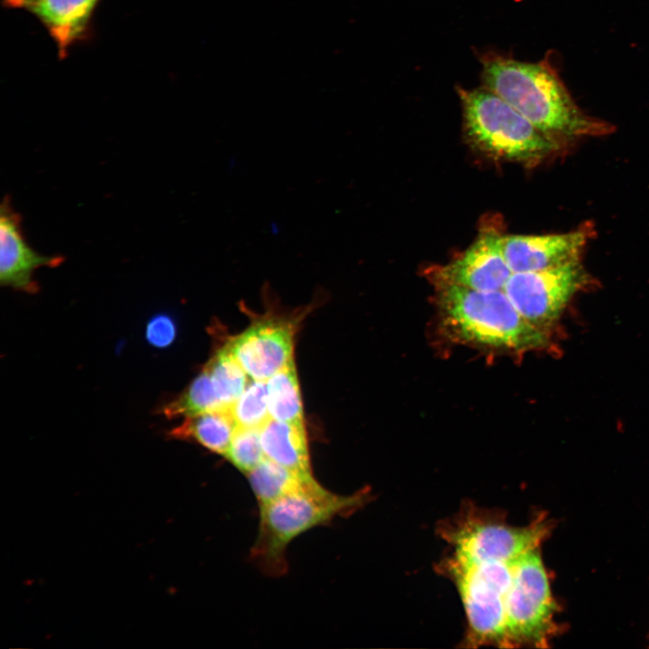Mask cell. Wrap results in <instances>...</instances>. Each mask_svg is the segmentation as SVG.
Segmentation results:
<instances>
[{"label": "cell", "mask_w": 649, "mask_h": 649, "mask_svg": "<svg viewBox=\"0 0 649 649\" xmlns=\"http://www.w3.org/2000/svg\"><path fill=\"white\" fill-rule=\"evenodd\" d=\"M14 1H15V0H5V5H7L8 4H10Z\"/></svg>", "instance_id": "obj_22"}, {"label": "cell", "mask_w": 649, "mask_h": 649, "mask_svg": "<svg viewBox=\"0 0 649 649\" xmlns=\"http://www.w3.org/2000/svg\"><path fill=\"white\" fill-rule=\"evenodd\" d=\"M541 548L527 551L517 561L507 602V648L548 647L562 628Z\"/></svg>", "instance_id": "obj_6"}, {"label": "cell", "mask_w": 649, "mask_h": 649, "mask_svg": "<svg viewBox=\"0 0 649 649\" xmlns=\"http://www.w3.org/2000/svg\"><path fill=\"white\" fill-rule=\"evenodd\" d=\"M588 283L579 260L543 270L513 273L502 289L517 311L546 328Z\"/></svg>", "instance_id": "obj_7"}, {"label": "cell", "mask_w": 649, "mask_h": 649, "mask_svg": "<svg viewBox=\"0 0 649 649\" xmlns=\"http://www.w3.org/2000/svg\"><path fill=\"white\" fill-rule=\"evenodd\" d=\"M225 457L245 474L255 468L265 457L260 429L236 426Z\"/></svg>", "instance_id": "obj_20"}, {"label": "cell", "mask_w": 649, "mask_h": 649, "mask_svg": "<svg viewBox=\"0 0 649 649\" xmlns=\"http://www.w3.org/2000/svg\"><path fill=\"white\" fill-rule=\"evenodd\" d=\"M554 523L540 512L527 525H509L503 512L467 503L438 526L450 551L439 564L460 595L469 647L507 648L506 609L516 563L542 547Z\"/></svg>", "instance_id": "obj_1"}, {"label": "cell", "mask_w": 649, "mask_h": 649, "mask_svg": "<svg viewBox=\"0 0 649 649\" xmlns=\"http://www.w3.org/2000/svg\"><path fill=\"white\" fill-rule=\"evenodd\" d=\"M368 488L352 494L330 491L314 477L301 481L279 498L260 506V524L251 548L253 562L269 576H280L288 570L286 550L301 534L333 519L348 516L370 499Z\"/></svg>", "instance_id": "obj_3"}, {"label": "cell", "mask_w": 649, "mask_h": 649, "mask_svg": "<svg viewBox=\"0 0 649 649\" xmlns=\"http://www.w3.org/2000/svg\"><path fill=\"white\" fill-rule=\"evenodd\" d=\"M235 427L231 410L214 411L185 418L169 434L175 439L194 440L210 452L225 456Z\"/></svg>", "instance_id": "obj_14"}, {"label": "cell", "mask_w": 649, "mask_h": 649, "mask_svg": "<svg viewBox=\"0 0 649 649\" xmlns=\"http://www.w3.org/2000/svg\"><path fill=\"white\" fill-rule=\"evenodd\" d=\"M502 236L497 229H483L459 258L434 270L433 281L477 290H502L513 274L503 254Z\"/></svg>", "instance_id": "obj_9"}, {"label": "cell", "mask_w": 649, "mask_h": 649, "mask_svg": "<svg viewBox=\"0 0 649 649\" xmlns=\"http://www.w3.org/2000/svg\"><path fill=\"white\" fill-rule=\"evenodd\" d=\"M226 410L221 405L206 367L177 398L165 404L160 413L167 418H184Z\"/></svg>", "instance_id": "obj_16"}, {"label": "cell", "mask_w": 649, "mask_h": 649, "mask_svg": "<svg viewBox=\"0 0 649 649\" xmlns=\"http://www.w3.org/2000/svg\"><path fill=\"white\" fill-rule=\"evenodd\" d=\"M271 418L304 424L303 407L294 361L266 380Z\"/></svg>", "instance_id": "obj_15"}, {"label": "cell", "mask_w": 649, "mask_h": 649, "mask_svg": "<svg viewBox=\"0 0 649 649\" xmlns=\"http://www.w3.org/2000/svg\"><path fill=\"white\" fill-rule=\"evenodd\" d=\"M464 127L477 149L498 159L529 161L556 149L548 136L490 90L461 91Z\"/></svg>", "instance_id": "obj_5"}, {"label": "cell", "mask_w": 649, "mask_h": 649, "mask_svg": "<svg viewBox=\"0 0 649 649\" xmlns=\"http://www.w3.org/2000/svg\"><path fill=\"white\" fill-rule=\"evenodd\" d=\"M246 476L259 506L279 498L304 480L313 477L302 476L267 457Z\"/></svg>", "instance_id": "obj_18"}, {"label": "cell", "mask_w": 649, "mask_h": 649, "mask_svg": "<svg viewBox=\"0 0 649 649\" xmlns=\"http://www.w3.org/2000/svg\"><path fill=\"white\" fill-rule=\"evenodd\" d=\"M100 0H15L6 6L24 9L34 15L53 39L59 57L86 39L94 11Z\"/></svg>", "instance_id": "obj_12"}, {"label": "cell", "mask_w": 649, "mask_h": 649, "mask_svg": "<svg viewBox=\"0 0 649 649\" xmlns=\"http://www.w3.org/2000/svg\"><path fill=\"white\" fill-rule=\"evenodd\" d=\"M175 335L174 324L166 316L154 318L148 325L147 338L156 346H165L171 343Z\"/></svg>", "instance_id": "obj_21"}, {"label": "cell", "mask_w": 649, "mask_h": 649, "mask_svg": "<svg viewBox=\"0 0 649 649\" xmlns=\"http://www.w3.org/2000/svg\"><path fill=\"white\" fill-rule=\"evenodd\" d=\"M294 324L265 318L229 340L226 347L253 380L266 381L294 361Z\"/></svg>", "instance_id": "obj_8"}, {"label": "cell", "mask_w": 649, "mask_h": 649, "mask_svg": "<svg viewBox=\"0 0 649 649\" xmlns=\"http://www.w3.org/2000/svg\"><path fill=\"white\" fill-rule=\"evenodd\" d=\"M260 435L265 457L302 476H313L304 424L270 418Z\"/></svg>", "instance_id": "obj_13"}, {"label": "cell", "mask_w": 649, "mask_h": 649, "mask_svg": "<svg viewBox=\"0 0 649 649\" xmlns=\"http://www.w3.org/2000/svg\"><path fill=\"white\" fill-rule=\"evenodd\" d=\"M205 367L210 373L221 405L231 410L247 387V373L226 345L219 349Z\"/></svg>", "instance_id": "obj_17"}, {"label": "cell", "mask_w": 649, "mask_h": 649, "mask_svg": "<svg viewBox=\"0 0 649 649\" xmlns=\"http://www.w3.org/2000/svg\"><path fill=\"white\" fill-rule=\"evenodd\" d=\"M0 209L1 285L35 294L40 288L32 277L34 271L41 267H58L64 258L40 254L27 243L21 215L13 209L9 197H4Z\"/></svg>", "instance_id": "obj_10"}, {"label": "cell", "mask_w": 649, "mask_h": 649, "mask_svg": "<svg viewBox=\"0 0 649 649\" xmlns=\"http://www.w3.org/2000/svg\"><path fill=\"white\" fill-rule=\"evenodd\" d=\"M444 327L462 343L512 352L545 347V328L525 318L503 290L434 282Z\"/></svg>", "instance_id": "obj_4"}, {"label": "cell", "mask_w": 649, "mask_h": 649, "mask_svg": "<svg viewBox=\"0 0 649 649\" xmlns=\"http://www.w3.org/2000/svg\"><path fill=\"white\" fill-rule=\"evenodd\" d=\"M490 90L548 136H599L613 126L586 114L575 103L548 60L529 63L491 57L483 64Z\"/></svg>", "instance_id": "obj_2"}, {"label": "cell", "mask_w": 649, "mask_h": 649, "mask_svg": "<svg viewBox=\"0 0 649 649\" xmlns=\"http://www.w3.org/2000/svg\"><path fill=\"white\" fill-rule=\"evenodd\" d=\"M590 231L583 228L564 233L503 235V254L513 273L546 270L579 260Z\"/></svg>", "instance_id": "obj_11"}, {"label": "cell", "mask_w": 649, "mask_h": 649, "mask_svg": "<svg viewBox=\"0 0 649 649\" xmlns=\"http://www.w3.org/2000/svg\"><path fill=\"white\" fill-rule=\"evenodd\" d=\"M254 380L231 408L236 426L261 429L270 418L266 383Z\"/></svg>", "instance_id": "obj_19"}]
</instances>
